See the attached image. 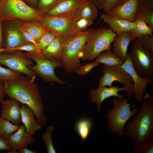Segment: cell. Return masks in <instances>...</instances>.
Returning <instances> with one entry per match:
<instances>
[{
    "label": "cell",
    "mask_w": 153,
    "mask_h": 153,
    "mask_svg": "<svg viewBox=\"0 0 153 153\" xmlns=\"http://www.w3.org/2000/svg\"><path fill=\"white\" fill-rule=\"evenodd\" d=\"M4 83L5 95L29 107L34 112L38 122L45 125L47 118L39 87L31 78L21 75Z\"/></svg>",
    "instance_id": "6da1fadb"
},
{
    "label": "cell",
    "mask_w": 153,
    "mask_h": 153,
    "mask_svg": "<svg viewBox=\"0 0 153 153\" xmlns=\"http://www.w3.org/2000/svg\"><path fill=\"white\" fill-rule=\"evenodd\" d=\"M140 110L125 127V136L135 146L153 140V96L145 97Z\"/></svg>",
    "instance_id": "7a4b0ae2"
},
{
    "label": "cell",
    "mask_w": 153,
    "mask_h": 153,
    "mask_svg": "<svg viewBox=\"0 0 153 153\" xmlns=\"http://www.w3.org/2000/svg\"><path fill=\"white\" fill-rule=\"evenodd\" d=\"M130 98L114 97L113 108L106 115L108 129L121 139L125 136V126L127 122L139 110L137 107H130L132 103H128Z\"/></svg>",
    "instance_id": "3957f363"
},
{
    "label": "cell",
    "mask_w": 153,
    "mask_h": 153,
    "mask_svg": "<svg viewBox=\"0 0 153 153\" xmlns=\"http://www.w3.org/2000/svg\"><path fill=\"white\" fill-rule=\"evenodd\" d=\"M93 29L92 28L84 32H76L66 41L60 61L67 72L74 73L81 65V55Z\"/></svg>",
    "instance_id": "277c9868"
},
{
    "label": "cell",
    "mask_w": 153,
    "mask_h": 153,
    "mask_svg": "<svg viewBox=\"0 0 153 153\" xmlns=\"http://www.w3.org/2000/svg\"><path fill=\"white\" fill-rule=\"evenodd\" d=\"M116 34L106 27L93 29L87 39L81 58L92 61L105 51L111 50V44Z\"/></svg>",
    "instance_id": "5b68a950"
},
{
    "label": "cell",
    "mask_w": 153,
    "mask_h": 153,
    "mask_svg": "<svg viewBox=\"0 0 153 153\" xmlns=\"http://www.w3.org/2000/svg\"><path fill=\"white\" fill-rule=\"evenodd\" d=\"M40 16L37 10L22 0H0V19H13L27 22L37 20Z\"/></svg>",
    "instance_id": "8992f818"
},
{
    "label": "cell",
    "mask_w": 153,
    "mask_h": 153,
    "mask_svg": "<svg viewBox=\"0 0 153 153\" xmlns=\"http://www.w3.org/2000/svg\"><path fill=\"white\" fill-rule=\"evenodd\" d=\"M24 54L27 57L36 63L34 65L29 66V68L44 81L51 83L56 82L62 85L66 83L58 77L55 73L56 67L62 66L60 60L45 57L41 53L27 52Z\"/></svg>",
    "instance_id": "52a82bcc"
},
{
    "label": "cell",
    "mask_w": 153,
    "mask_h": 153,
    "mask_svg": "<svg viewBox=\"0 0 153 153\" xmlns=\"http://www.w3.org/2000/svg\"><path fill=\"white\" fill-rule=\"evenodd\" d=\"M132 66L140 76L149 77L153 83V52L144 49L140 41H133L130 53Z\"/></svg>",
    "instance_id": "ba28073f"
},
{
    "label": "cell",
    "mask_w": 153,
    "mask_h": 153,
    "mask_svg": "<svg viewBox=\"0 0 153 153\" xmlns=\"http://www.w3.org/2000/svg\"><path fill=\"white\" fill-rule=\"evenodd\" d=\"M75 12L50 16H40L37 20L66 41L76 32L74 29L77 20Z\"/></svg>",
    "instance_id": "9c48e42d"
},
{
    "label": "cell",
    "mask_w": 153,
    "mask_h": 153,
    "mask_svg": "<svg viewBox=\"0 0 153 153\" xmlns=\"http://www.w3.org/2000/svg\"><path fill=\"white\" fill-rule=\"evenodd\" d=\"M103 75L99 80V86H112L113 82L117 81L123 84L129 97L133 95L134 87L133 79L121 65L108 66L104 65Z\"/></svg>",
    "instance_id": "30bf717a"
},
{
    "label": "cell",
    "mask_w": 153,
    "mask_h": 153,
    "mask_svg": "<svg viewBox=\"0 0 153 153\" xmlns=\"http://www.w3.org/2000/svg\"><path fill=\"white\" fill-rule=\"evenodd\" d=\"M0 64L8 67L14 71L23 73L34 81L36 74L29 69V66L33 64L32 60L20 51L0 52Z\"/></svg>",
    "instance_id": "8fae6325"
},
{
    "label": "cell",
    "mask_w": 153,
    "mask_h": 153,
    "mask_svg": "<svg viewBox=\"0 0 153 153\" xmlns=\"http://www.w3.org/2000/svg\"><path fill=\"white\" fill-rule=\"evenodd\" d=\"M122 67L131 76L133 80L134 98L136 101H141L149 95L147 93L145 95L144 93L147 90L148 86L152 82L150 78L148 77L139 76L133 69L131 63L130 53L127 54L126 59Z\"/></svg>",
    "instance_id": "7c38bea8"
},
{
    "label": "cell",
    "mask_w": 153,
    "mask_h": 153,
    "mask_svg": "<svg viewBox=\"0 0 153 153\" xmlns=\"http://www.w3.org/2000/svg\"><path fill=\"white\" fill-rule=\"evenodd\" d=\"M126 89L124 87L120 88L118 86H106L99 87L96 89H93L90 92L91 101L93 103L96 104L97 112L99 113L101 110V104L106 99L114 96L117 98H120L126 96L118 94L119 91Z\"/></svg>",
    "instance_id": "4fadbf2b"
},
{
    "label": "cell",
    "mask_w": 153,
    "mask_h": 153,
    "mask_svg": "<svg viewBox=\"0 0 153 153\" xmlns=\"http://www.w3.org/2000/svg\"><path fill=\"white\" fill-rule=\"evenodd\" d=\"M35 141V138L28 133L26 131L24 126L21 125L8 139L11 150L7 153H19L17 150L22 148L27 147L29 144Z\"/></svg>",
    "instance_id": "5bb4252c"
},
{
    "label": "cell",
    "mask_w": 153,
    "mask_h": 153,
    "mask_svg": "<svg viewBox=\"0 0 153 153\" xmlns=\"http://www.w3.org/2000/svg\"><path fill=\"white\" fill-rule=\"evenodd\" d=\"M88 0H61L52 8L40 14V16H50L75 12Z\"/></svg>",
    "instance_id": "9a60e30c"
},
{
    "label": "cell",
    "mask_w": 153,
    "mask_h": 153,
    "mask_svg": "<svg viewBox=\"0 0 153 153\" xmlns=\"http://www.w3.org/2000/svg\"><path fill=\"white\" fill-rule=\"evenodd\" d=\"M20 103L15 99L4 100L1 103L2 110L0 117L14 124L19 125L21 122Z\"/></svg>",
    "instance_id": "2e32d148"
},
{
    "label": "cell",
    "mask_w": 153,
    "mask_h": 153,
    "mask_svg": "<svg viewBox=\"0 0 153 153\" xmlns=\"http://www.w3.org/2000/svg\"><path fill=\"white\" fill-rule=\"evenodd\" d=\"M22 24L16 22L8 25L6 30L4 46L3 48H14L28 43L24 39L21 33Z\"/></svg>",
    "instance_id": "e0dca14e"
},
{
    "label": "cell",
    "mask_w": 153,
    "mask_h": 153,
    "mask_svg": "<svg viewBox=\"0 0 153 153\" xmlns=\"http://www.w3.org/2000/svg\"><path fill=\"white\" fill-rule=\"evenodd\" d=\"M139 5V0H128L105 14L134 22Z\"/></svg>",
    "instance_id": "ac0fdd59"
},
{
    "label": "cell",
    "mask_w": 153,
    "mask_h": 153,
    "mask_svg": "<svg viewBox=\"0 0 153 153\" xmlns=\"http://www.w3.org/2000/svg\"><path fill=\"white\" fill-rule=\"evenodd\" d=\"M136 38L135 36L130 31L116 34L112 42V52L124 62L128 46Z\"/></svg>",
    "instance_id": "d6986e66"
},
{
    "label": "cell",
    "mask_w": 153,
    "mask_h": 153,
    "mask_svg": "<svg viewBox=\"0 0 153 153\" xmlns=\"http://www.w3.org/2000/svg\"><path fill=\"white\" fill-rule=\"evenodd\" d=\"M101 18L108 24L112 31L116 34L130 31L135 27L134 22H131L105 14H103Z\"/></svg>",
    "instance_id": "ffe728a7"
},
{
    "label": "cell",
    "mask_w": 153,
    "mask_h": 153,
    "mask_svg": "<svg viewBox=\"0 0 153 153\" xmlns=\"http://www.w3.org/2000/svg\"><path fill=\"white\" fill-rule=\"evenodd\" d=\"M20 112L21 122L24 126L26 131L33 136L37 131L41 129L42 125L35 119L34 112L27 105H22L21 107Z\"/></svg>",
    "instance_id": "44dd1931"
},
{
    "label": "cell",
    "mask_w": 153,
    "mask_h": 153,
    "mask_svg": "<svg viewBox=\"0 0 153 153\" xmlns=\"http://www.w3.org/2000/svg\"><path fill=\"white\" fill-rule=\"evenodd\" d=\"M66 41L58 36L48 45L41 50L42 55L60 61Z\"/></svg>",
    "instance_id": "7402d4cb"
},
{
    "label": "cell",
    "mask_w": 153,
    "mask_h": 153,
    "mask_svg": "<svg viewBox=\"0 0 153 153\" xmlns=\"http://www.w3.org/2000/svg\"><path fill=\"white\" fill-rule=\"evenodd\" d=\"M22 28L30 33L37 43L43 35L51 31L37 20L24 22L22 24Z\"/></svg>",
    "instance_id": "603a6c76"
},
{
    "label": "cell",
    "mask_w": 153,
    "mask_h": 153,
    "mask_svg": "<svg viewBox=\"0 0 153 153\" xmlns=\"http://www.w3.org/2000/svg\"><path fill=\"white\" fill-rule=\"evenodd\" d=\"M77 20L81 18L95 20L98 14L97 7L94 2L88 0L75 11Z\"/></svg>",
    "instance_id": "cb8c5ba5"
},
{
    "label": "cell",
    "mask_w": 153,
    "mask_h": 153,
    "mask_svg": "<svg viewBox=\"0 0 153 153\" xmlns=\"http://www.w3.org/2000/svg\"><path fill=\"white\" fill-rule=\"evenodd\" d=\"M95 61L108 66L122 65L124 63L121 59L114 54L112 51L107 50L100 54Z\"/></svg>",
    "instance_id": "d4e9b609"
},
{
    "label": "cell",
    "mask_w": 153,
    "mask_h": 153,
    "mask_svg": "<svg viewBox=\"0 0 153 153\" xmlns=\"http://www.w3.org/2000/svg\"><path fill=\"white\" fill-rule=\"evenodd\" d=\"M92 122L89 118H82L76 122L75 125L76 131L81 139L82 143L88 138L92 127Z\"/></svg>",
    "instance_id": "484cf974"
},
{
    "label": "cell",
    "mask_w": 153,
    "mask_h": 153,
    "mask_svg": "<svg viewBox=\"0 0 153 153\" xmlns=\"http://www.w3.org/2000/svg\"><path fill=\"white\" fill-rule=\"evenodd\" d=\"M136 19L142 20L153 29V10L139 5L136 12Z\"/></svg>",
    "instance_id": "4316f807"
},
{
    "label": "cell",
    "mask_w": 153,
    "mask_h": 153,
    "mask_svg": "<svg viewBox=\"0 0 153 153\" xmlns=\"http://www.w3.org/2000/svg\"><path fill=\"white\" fill-rule=\"evenodd\" d=\"M20 126L13 124L9 121L0 117V137L8 139L10 136L16 132Z\"/></svg>",
    "instance_id": "83f0119b"
},
{
    "label": "cell",
    "mask_w": 153,
    "mask_h": 153,
    "mask_svg": "<svg viewBox=\"0 0 153 153\" xmlns=\"http://www.w3.org/2000/svg\"><path fill=\"white\" fill-rule=\"evenodd\" d=\"M135 28L130 32L133 34L138 39L141 36L145 35H152L153 29L143 21L136 19L134 21Z\"/></svg>",
    "instance_id": "f1b7e54d"
},
{
    "label": "cell",
    "mask_w": 153,
    "mask_h": 153,
    "mask_svg": "<svg viewBox=\"0 0 153 153\" xmlns=\"http://www.w3.org/2000/svg\"><path fill=\"white\" fill-rule=\"evenodd\" d=\"M54 128L52 125L47 127L45 133L42 136V139L45 142L44 145L47 148V152L48 153H57L53 146L52 138V133Z\"/></svg>",
    "instance_id": "f546056e"
},
{
    "label": "cell",
    "mask_w": 153,
    "mask_h": 153,
    "mask_svg": "<svg viewBox=\"0 0 153 153\" xmlns=\"http://www.w3.org/2000/svg\"><path fill=\"white\" fill-rule=\"evenodd\" d=\"M58 36L57 34L52 31L46 33L37 42L38 48L41 51L43 49Z\"/></svg>",
    "instance_id": "4dcf8cb0"
},
{
    "label": "cell",
    "mask_w": 153,
    "mask_h": 153,
    "mask_svg": "<svg viewBox=\"0 0 153 153\" xmlns=\"http://www.w3.org/2000/svg\"><path fill=\"white\" fill-rule=\"evenodd\" d=\"M22 73L4 68L0 64V80L3 82L13 80L21 75Z\"/></svg>",
    "instance_id": "1f68e13d"
},
{
    "label": "cell",
    "mask_w": 153,
    "mask_h": 153,
    "mask_svg": "<svg viewBox=\"0 0 153 153\" xmlns=\"http://www.w3.org/2000/svg\"><path fill=\"white\" fill-rule=\"evenodd\" d=\"M93 20L87 18H81L77 20L74 25V29L76 32H82L87 31L88 27L93 23Z\"/></svg>",
    "instance_id": "d6a6232c"
},
{
    "label": "cell",
    "mask_w": 153,
    "mask_h": 153,
    "mask_svg": "<svg viewBox=\"0 0 153 153\" xmlns=\"http://www.w3.org/2000/svg\"><path fill=\"white\" fill-rule=\"evenodd\" d=\"M11 51H24L28 52L41 53V50L34 44L31 43L7 49L2 48L0 50V52Z\"/></svg>",
    "instance_id": "836d02e7"
},
{
    "label": "cell",
    "mask_w": 153,
    "mask_h": 153,
    "mask_svg": "<svg viewBox=\"0 0 153 153\" xmlns=\"http://www.w3.org/2000/svg\"><path fill=\"white\" fill-rule=\"evenodd\" d=\"M132 153H153V140L146 142L134 148Z\"/></svg>",
    "instance_id": "e575fe53"
},
{
    "label": "cell",
    "mask_w": 153,
    "mask_h": 153,
    "mask_svg": "<svg viewBox=\"0 0 153 153\" xmlns=\"http://www.w3.org/2000/svg\"><path fill=\"white\" fill-rule=\"evenodd\" d=\"M61 0H39L37 10L40 14L55 5Z\"/></svg>",
    "instance_id": "d590c367"
},
{
    "label": "cell",
    "mask_w": 153,
    "mask_h": 153,
    "mask_svg": "<svg viewBox=\"0 0 153 153\" xmlns=\"http://www.w3.org/2000/svg\"><path fill=\"white\" fill-rule=\"evenodd\" d=\"M99 65V63L95 60L85 65H81L75 72L77 73L79 75L84 76L89 73L93 68Z\"/></svg>",
    "instance_id": "8d00e7d4"
},
{
    "label": "cell",
    "mask_w": 153,
    "mask_h": 153,
    "mask_svg": "<svg viewBox=\"0 0 153 153\" xmlns=\"http://www.w3.org/2000/svg\"><path fill=\"white\" fill-rule=\"evenodd\" d=\"M138 39L140 41L145 49L153 52V36L150 35H143Z\"/></svg>",
    "instance_id": "74e56055"
},
{
    "label": "cell",
    "mask_w": 153,
    "mask_h": 153,
    "mask_svg": "<svg viewBox=\"0 0 153 153\" xmlns=\"http://www.w3.org/2000/svg\"><path fill=\"white\" fill-rule=\"evenodd\" d=\"M122 4V0H105L103 10V14Z\"/></svg>",
    "instance_id": "f35d334b"
},
{
    "label": "cell",
    "mask_w": 153,
    "mask_h": 153,
    "mask_svg": "<svg viewBox=\"0 0 153 153\" xmlns=\"http://www.w3.org/2000/svg\"><path fill=\"white\" fill-rule=\"evenodd\" d=\"M21 32L24 39L27 43H32L38 48L37 43L36 41L30 33L26 30L22 29V28Z\"/></svg>",
    "instance_id": "ab89813d"
},
{
    "label": "cell",
    "mask_w": 153,
    "mask_h": 153,
    "mask_svg": "<svg viewBox=\"0 0 153 153\" xmlns=\"http://www.w3.org/2000/svg\"><path fill=\"white\" fill-rule=\"evenodd\" d=\"M5 150L8 151L11 150L8 140L0 137V151Z\"/></svg>",
    "instance_id": "60d3db41"
},
{
    "label": "cell",
    "mask_w": 153,
    "mask_h": 153,
    "mask_svg": "<svg viewBox=\"0 0 153 153\" xmlns=\"http://www.w3.org/2000/svg\"><path fill=\"white\" fill-rule=\"evenodd\" d=\"M153 0H139V5L152 10H153Z\"/></svg>",
    "instance_id": "b9f144b4"
},
{
    "label": "cell",
    "mask_w": 153,
    "mask_h": 153,
    "mask_svg": "<svg viewBox=\"0 0 153 153\" xmlns=\"http://www.w3.org/2000/svg\"><path fill=\"white\" fill-rule=\"evenodd\" d=\"M3 82L0 80V103H1L4 100L5 95Z\"/></svg>",
    "instance_id": "7bdbcfd3"
},
{
    "label": "cell",
    "mask_w": 153,
    "mask_h": 153,
    "mask_svg": "<svg viewBox=\"0 0 153 153\" xmlns=\"http://www.w3.org/2000/svg\"><path fill=\"white\" fill-rule=\"evenodd\" d=\"M19 153H37V150H32L27 148V147L21 148L18 150Z\"/></svg>",
    "instance_id": "ee69618b"
},
{
    "label": "cell",
    "mask_w": 153,
    "mask_h": 153,
    "mask_svg": "<svg viewBox=\"0 0 153 153\" xmlns=\"http://www.w3.org/2000/svg\"><path fill=\"white\" fill-rule=\"evenodd\" d=\"M105 0H94V2L97 8L103 9Z\"/></svg>",
    "instance_id": "f6af8a7d"
},
{
    "label": "cell",
    "mask_w": 153,
    "mask_h": 153,
    "mask_svg": "<svg viewBox=\"0 0 153 153\" xmlns=\"http://www.w3.org/2000/svg\"><path fill=\"white\" fill-rule=\"evenodd\" d=\"M2 21H3L0 19V50L4 47L2 36Z\"/></svg>",
    "instance_id": "bcb514c9"
},
{
    "label": "cell",
    "mask_w": 153,
    "mask_h": 153,
    "mask_svg": "<svg viewBox=\"0 0 153 153\" xmlns=\"http://www.w3.org/2000/svg\"><path fill=\"white\" fill-rule=\"evenodd\" d=\"M34 6L37 5L38 0H28Z\"/></svg>",
    "instance_id": "7dc6e473"
},
{
    "label": "cell",
    "mask_w": 153,
    "mask_h": 153,
    "mask_svg": "<svg viewBox=\"0 0 153 153\" xmlns=\"http://www.w3.org/2000/svg\"><path fill=\"white\" fill-rule=\"evenodd\" d=\"M128 0H122V3H124Z\"/></svg>",
    "instance_id": "c3c4849f"
},
{
    "label": "cell",
    "mask_w": 153,
    "mask_h": 153,
    "mask_svg": "<svg viewBox=\"0 0 153 153\" xmlns=\"http://www.w3.org/2000/svg\"><path fill=\"white\" fill-rule=\"evenodd\" d=\"M89 0L92 1L94 2V0Z\"/></svg>",
    "instance_id": "681fc988"
}]
</instances>
